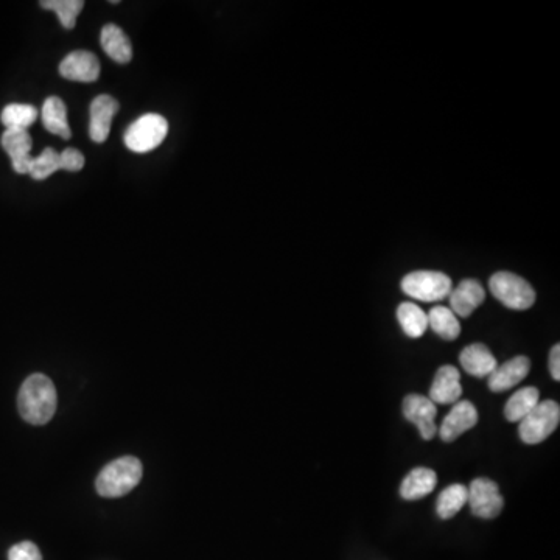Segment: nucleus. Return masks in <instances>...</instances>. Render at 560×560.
<instances>
[{"label":"nucleus","instance_id":"14","mask_svg":"<svg viewBox=\"0 0 560 560\" xmlns=\"http://www.w3.org/2000/svg\"><path fill=\"white\" fill-rule=\"evenodd\" d=\"M529 371H531V361L523 355L506 361L501 366H497V369L489 375L490 391L504 392L514 388L525 380Z\"/></svg>","mask_w":560,"mask_h":560},{"label":"nucleus","instance_id":"4","mask_svg":"<svg viewBox=\"0 0 560 560\" xmlns=\"http://www.w3.org/2000/svg\"><path fill=\"white\" fill-rule=\"evenodd\" d=\"M168 134V122L159 114H145L126 128L125 145L134 153H148L158 148Z\"/></svg>","mask_w":560,"mask_h":560},{"label":"nucleus","instance_id":"6","mask_svg":"<svg viewBox=\"0 0 560 560\" xmlns=\"http://www.w3.org/2000/svg\"><path fill=\"white\" fill-rule=\"evenodd\" d=\"M402 290L422 302H438L452 293V279L439 271H414L403 277Z\"/></svg>","mask_w":560,"mask_h":560},{"label":"nucleus","instance_id":"7","mask_svg":"<svg viewBox=\"0 0 560 560\" xmlns=\"http://www.w3.org/2000/svg\"><path fill=\"white\" fill-rule=\"evenodd\" d=\"M470 509L475 517L492 520L503 511L504 501L500 494V487L495 481L487 478H476L469 489Z\"/></svg>","mask_w":560,"mask_h":560},{"label":"nucleus","instance_id":"25","mask_svg":"<svg viewBox=\"0 0 560 560\" xmlns=\"http://www.w3.org/2000/svg\"><path fill=\"white\" fill-rule=\"evenodd\" d=\"M44 10L55 11L60 18L61 25L66 30H72L77 24L78 14L83 11V0H42Z\"/></svg>","mask_w":560,"mask_h":560},{"label":"nucleus","instance_id":"2","mask_svg":"<svg viewBox=\"0 0 560 560\" xmlns=\"http://www.w3.org/2000/svg\"><path fill=\"white\" fill-rule=\"evenodd\" d=\"M144 475L142 462L134 456H122L116 461L109 462L98 473L95 487L98 495L105 498H119L130 494L131 490L140 483Z\"/></svg>","mask_w":560,"mask_h":560},{"label":"nucleus","instance_id":"23","mask_svg":"<svg viewBox=\"0 0 560 560\" xmlns=\"http://www.w3.org/2000/svg\"><path fill=\"white\" fill-rule=\"evenodd\" d=\"M467 498H469V490L462 484H452L447 489L442 490V494L438 497L436 503V511L442 520L455 517L464 506H466Z\"/></svg>","mask_w":560,"mask_h":560},{"label":"nucleus","instance_id":"26","mask_svg":"<svg viewBox=\"0 0 560 560\" xmlns=\"http://www.w3.org/2000/svg\"><path fill=\"white\" fill-rule=\"evenodd\" d=\"M58 170H61L60 153L53 148H46L39 156L33 158L32 168L28 175L36 181H44Z\"/></svg>","mask_w":560,"mask_h":560},{"label":"nucleus","instance_id":"16","mask_svg":"<svg viewBox=\"0 0 560 560\" xmlns=\"http://www.w3.org/2000/svg\"><path fill=\"white\" fill-rule=\"evenodd\" d=\"M459 361H461L462 368L466 369L467 374L478 378L489 377L498 366L497 360L490 352L489 347L481 343L470 344L462 350Z\"/></svg>","mask_w":560,"mask_h":560},{"label":"nucleus","instance_id":"20","mask_svg":"<svg viewBox=\"0 0 560 560\" xmlns=\"http://www.w3.org/2000/svg\"><path fill=\"white\" fill-rule=\"evenodd\" d=\"M427 318L428 326L433 329V332L436 333V335L441 336L442 340H456L459 333H461V324H459L455 313H453L448 307L436 305V307L431 308Z\"/></svg>","mask_w":560,"mask_h":560},{"label":"nucleus","instance_id":"19","mask_svg":"<svg viewBox=\"0 0 560 560\" xmlns=\"http://www.w3.org/2000/svg\"><path fill=\"white\" fill-rule=\"evenodd\" d=\"M42 123L46 126L49 133L70 139L72 131H70L69 122H67V108L60 97H49L44 106H42Z\"/></svg>","mask_w":560,"mask_h":560},{"label":"nucleus","instance_id":"24","mask_svg":"<svg viewBox=\"0 0 560 560\" xmlns=\"http://www.w3.org/2000/svg\"><path fill=\"white\" fill-rule=\"evenodd\" d=\"M38 109L33 105H19V103H11L5 106L2 111L0 120L8 128H21L27 130L28 126L33 125L38 119Z\"/></svg>","mask_w":560,"mask_h":560},{"label":"nucleus","instance_id":"13","mask_svg":"<svg viewBox=\"0 0 560 560\" xmlns=\"http://www.w3.org/2000/svg\"><path fill=\"white\" fill-rule=\"evenodd\" d=\"M461 375L455 366H442L434 375L428 399L436 405H455L462 394Z\"/></svg>","mask_w":560,"mask_h":560},{"label":"nucleus","instance_id":"29","mask_svg":"<svg viewBox=\"0 0 560 560\" xmlns=\"http://www.w3.org/2000/svg\"><path fill=\"white\" fill-rule=\"evenodd\" d=\"M559 361H560V346L559 344H556V346H554L550 352V372H551V377H553L554 380H560Z\"/></svg>","mask_w":560,"mask_h":560},{"label":"nucleus","instance_id":"28","mask_svg":"<svg viewBox=\"0 0 560 560\" xmlns=\"http://www.w3.org/2000/svg\"><path fill=\"white\" fill-rule=\"evenodd\" d=\"M61 170L67 172H80L84 167V156L81 151L75 148H66L63 153H60Z\"/></svg>","mask_w":560,"mask_h":560},{"label":"nucleus","instance_id":"5","mask_svg":"<svg viewBox=\"0 0 560 560\" xmlns=\"http://www.w3.org/2000/svg\"><path fill=\"white\" fill-rule=\"evenodd\" d=\"M560 422V408L553 400L537 403L536 408L520 420L518 434L525 444L536 445L550 438Z\"/></svg>","mask_w":560,"mask_h":560},{"label":"nucleus","instance_id":"12","mask_svg":"<svg viewBox=\"0 0 560 560\" xmlns=\"http://www.w3.org/2000/svg\"><path fill=\"white\" fill-rule=\"evenodd\" d=\"M478 424V411L472 402L462 400L456 402L452 411L447 414L441 428H439V436L444 442H453L458 439L461 434L469 431L470 428Z\"/></svg>","mask_w":560,"mask_h":560},{"label":"nucleus","instance_id":"9","mask_svg":"<svg viewBox=\"0 0 560 560\" xmlns=\"http://www.w3.org/2000/svg\"><path fill=\"white\" fill-rule=\"evenodd\" d=\"M2 148L10 156L13 170L19 175H27L32 168L33 156L30 154L33 147V140L27 130L21 128H8L2 134Z\"/></svg>","mask_w":560,"mask_h":560},{"label":"nucleus","instance_id":"21","mask_svg":"<svg viewBox=\"0 0 560 560\" xmlns=\"http://www.w3.org/2000/svg\"><path fill=\"white\" fill-rule=\"evenodd\" d=\"M537 403H540L539 389L532 388V386L520 389L506 403L504 416L509 422H520L536 408Z\"/></svg>","mask_w":560,"mask_h":560},{"label":"nucleus","instance_id":"15","mask_svg":"<svg viewBox=\"0 0 560 560\" xmlns=\"http://www.w3.org/2000/svg\"><path fill=\"white\" fill-rule=\"evenodd\" d=\"M486 299V291L480 282L473 279L462 280L461 284L450 293V310L456 316L469 318L476 308Z\"/></svg>","mask_w":560,"mask_h":560},{"label":"nucleus","instance_id":"8","mask_svg":"<svg viewBox=\"0 0 560 560\" xmlns=\"http://www.w3.org/2000/svg\"><path fill=\"white\" fill-rule=\"evenodd\" d=\"M403 414L411 424L419 428L420 436L425 441H430L438 433V427L434 424L438 408L428 397L419 394H410L403 400Z\"/></svg>","mask_w":560,"mask_h":560},{"label":"nucleus","instance_id":"10","mask_svg":"<svg viewBox=\"0 0 560 560\" xmlns=\"http://www.w3.org/2000/svg\"><path fill=\"white\" fill-rule=\"evenodd\" d=\"M60 75L70 81L94 83L100 77V63L94 53L75 50L61 61Z\"/></svg>","mask_w":560,"mask_h":560},{"label":"nucleus","instance_id":"11","mask_svg":"<svg viewBox=\"0 0 560 560\" xmlns=\"http://www.w3.org/2000/svg\"><path fill=\"white\" fill-rule=\"evenodd\" d=\"M91 123H89V137L95 144H103L108 139L111 123L117 111L119 102L111 95H98L91 103Z\"/></svg>","mask_w":560,"mask_h":560},{"label":"nucleus","instance_id":"3","mask_svg":"<svg viewBox=\"0 0 560 560\" xmlns=\"http://www.w3.org/2000/svg\"><path fill=\"white\" fill-rule=\"evenodd\" d=\"M489 288L495 298L512 310H528L536 302V291L523 277L500 271L490 277Z\"/></svg>","mask_w":560,"mask_h":560},{"label":"nucleus","instance_id":"27","mask_svg":"<svg viewBox=\"0 0 560 560\" xmlns=\"http://www.w3.org/2000/svg\"><path fill=\"white\" fill-rule=\"evenodd\" d=\"M8 560H42L41 551L33 542H21L11 546Z\"/></svg>","mask_w":560,"mask_h":560},{"label":"nucleus","instance_id":"18","mask_svg":"<svg viewBox=\"0 0 560 560\" xmlns=\"http://www.w3.org/2000/svg\"><path fill=\"white\" fill-rule=\"evenodd\" d=\"M438 484V475L427 467H417L405 476L400 486V495L405 500H420L433 492Z\"/></svg>","mask_w":560,"mask_h":560},{"label":"nucleus","instance_id":"1","mask_svg":"<svg viewBox=\"0 0 560 560\" xmlns=\"http://www.w3.org/2000/svg\"><path fill=\"white\" fill-rule=\"evenodd\" d=\"M56 388L47 375L33 374L19 389L18 408L22 419L32 425H46L56 411Z\"/></svg>","mask_w":560,"mask_h":560},{"label":"nucleus","instance_id":"17","mask_svg":"<svg viewBox=\"0 0 560 560\" xmlns=\"http://www.w3.org/2000/svg\"><path fill=\"white\" fill-rule=\"evenodd\" d=\"M100 44L106 55L119 64L130 63L133 58V47L128 36L116 24H106L100 33Z\"/></svg>","mask_w":560,"mask_h":560},{"label":"nucleus","instance_id":"22","mask_svg":"<svg viewBox=\"0 0 560 560\" xmlns=\"http://www.w3.org/2000/svg\"><path fill=\"white\" fill-rule=\"evenodd\" d=\"M397 319L403 332L410 338H419L428 329L427 313L422 308L417 307L413 302H403L397 308Z\"/></svg>","mask_w":560,"mask_h":560}]
</instances>
